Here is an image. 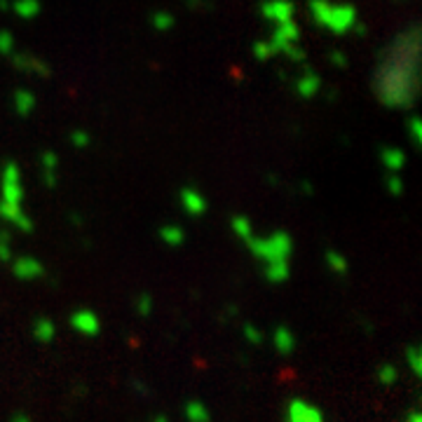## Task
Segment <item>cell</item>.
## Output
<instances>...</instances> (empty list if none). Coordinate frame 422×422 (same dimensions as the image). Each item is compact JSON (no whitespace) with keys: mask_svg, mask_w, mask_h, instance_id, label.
<instances>
[{"mask_svg":"<svg viewBox=\"0 0 422 422\" xmlns=\"http://www.w3.org/2000/svg\"><path fill=\"white\" fill-rule=\"evenodd\" d=\"M324 260H326V265H329L331 272H336L338 277H347L350 260H347V256H345V253H341L338 249H326Z\"/></svg>","mask_w":422,"mask_h":422,"instance_id":"13","label":"cell"},{"mask_svg":"<svg viewBox=\"0 0 422 422\" xmlns=\"http://www.w3.org/2000/svg\"><path fill=\"white\" fill-rule=\"evenodd\" d=\"M263 277L270 281V284H284V281H289L291 279V260L263 265Z\"/></svg>","mask_w":422,"mask_h":422,"instance_id":"11","label":"cell"},{"mask_svg":"<svg viewBox=\"0 0 422 422\" xmlns=\"http://www.w3.org/2000/svg\"><path fill=\"white\" fill-rule=\"evenodd\" d=\"M247 249H249V253L263 265L281 263V260H291L293 237L289 233H284V230H274V233L265 235V237L253 235V237L247 242Z\"/></svg>","mask_w":422,"mask_h":422,"instance_id":"2","label":"cell"},{"mask_svg":"<svg viewBox=\"0 0 422 422\" xmlns=\"http://www.w3.org/2000/svg\"><path fill=\"white\" fill-rule=\"evenodd\" d=\"M230 228H233L235 237H240L244 244L253 237V223H251L249 216H242V214L233 216V219H230Z\"/></svg>","mask_w":422,"mask_h":422,"instance_id":"15","label":"cell"},{"mask_svg":"<svg viewBox=\"0 0 422 422\" xmlns=\"http://www.w3.org/2000/svg\"><path fill=\"white\" fill-rule=\"evenodd\" d=\"M272 345H274V350H277L281 357H289V354L296 352V345H298L296 334H293L289 326L279 324L277 329L272 331Z\"/></svg>","mask_w":422,"mask_h":422,"instance_id":"7","label":"cell"},{"mask_svg":"<svg viewBox=\"0 0 422 422\" xmlns=\"http://www.w3.org/2000/svg\"><path fill=\"white\" fill-rule=\"evenodd\" d=\"M68 324L75 334L85 336V338H94V336L101 334V319H99L97 312L89 310V308H80V310L70 312Z\"/></svg>","mask_w":422,"mask_h":422,"instance_id":"5","label":"cell"},{"mask_svg":"<svg viewBox=\"0 0 422 422\" xmlns=\"http://www.w3.org/2000/svg\"><path fill=\"white\" fill-rule=\"evenodd\" d=\"M385 190L392 197H401L406 193V183H404V178H401L399 174H387L385 176Z\"/></svg>","mask_w":422,"mask_h":422,"instance_id":"22","label":"cell"},{"mask_svg":"<svg viewBox=\"0 0 422 422\" xmlns=\"http://www.w3.org/2000/svg\"><path fill=\"white\" fill-rule=\"evenodd\" d=\"M70 143H73L75 148H87V146L92 143V136L82 130H75V132H70Z\"/></svg>","mask_w":422,"mask_h":422,"instance_id":"25","label":"cell"},{"mask_svg":"<svg viewBox=\"0 0 422 422\" xmlns=\"http://www.w3.org/2000/svg\"><path fill=\"white\" fill-rule=\"evenodd\" d=\"M319 85H322V80H319L315 73H308L305 78L298 80V87L296 89H298V94L303 99H310V97H315V94L319 92Z\"/></svg>","mask_w":422,"mask_h":422,"instance_id":"18","label":"cell"},{"mask_svg":"<svg viewBox=\"0 0 422 422\" xmlns=\"http://www.w3.org/2000/svg\"><path fill=\"white\" fill-rule=\"evenodd\" d=\"M178 204L190 219H200L209 211V202L200 190L193 188V185H185V188L178 190Z\"/></svg>","mask_w":422,"mask_h":422,"instance_id":"6","label":"cell"},{"mask_svg":"<svg viewBox=\"0 0 422 422\" xmlns=\"http://www.w3.org/2000/svg\"><path fill=\"white\" fill-rule=\"evenodd\" d=\"M12 274H15L19 281H38L47 274V267H45L40 258L24 253V256L12 258Z\"/></svg>","mask_w":422,"mask_h":422,"instance_id":"4","label":"cell"},{"mask_svg":"<svg viewBox=\"0 0 422 422\" xmlns=\"http://www.w3.org/2000/svg\"><path fill=\"white\" fill-rule=\"evenodd\" d=\"M157 237H159L162 244L176 249V247H181L185 242V230L181 226H176V223H167V226H162L157 230Z\"/></svg>","mask_w":422,"mask_h":422,"instance_id":"12","label":"cell"},{"mask_svg":"<svg viewBox=\"0 0 422 422\" xmlns=\"http://www.w3.org/2000/svg\"><path fill=\"white\" fill-rule=\"evenodd\" d=\"M24 197H26V190H24L22 169L15 159H8L0 169V219L19 233L31 235L36 226L24 211Z\"/></svg>","mask_w":422,"mask_h":422,"instance_id":"1","label":"cell"},{"mask_svg":"<svg viewBox=\"0 0 422 422\" xmlns=\"http://www.w3.org/2000/svg\"><path fill=\"white\" fill-rule=\"evenodd\" d=\"M404 422H422V413L418 411V408H411L408 415L404 418Z\"/></svg>","mask_w":422,"mask_h":422,"instance_id":"26","label":"cell"},{"mask_svg":"<svg viewBox=\"0 0 422 422\" xmlns=\"http://www.w3.org/2000/svg\"><path fill=\"white\" fill-rule=\"evenodd\" d=\"M183 415L188 422H211V411L209 406L200 399H190L188 404L183 406Z\"/></svg>","mask_w":422,"mask_h":422,"instance_id":"14","label":"cell"},{"mask_svg":"<svg viewBox=\"0 0 422 422\" xmlns=\"http://www.w3.org/2000/svg\"><path fill=\"white\" fill-rule=\"evenodd\" d=\"M242 336H244V341L249 345H253V347H260V345L265 343L263 331H260L258 326H253V324H244V326H242Z\"/></svg>","mask_w":422,"mask_h":422,"instance_id":"21","label":"cell"},{"mask_svg":"<svg viewBox=\"0 0 422 422\" xmlns=\"http://www.w3.org/2000/svg\"><path fill=\"white\" fill-rule=\"evenodd\" d=\"M12 235L8 230H0V263H12Z\"/></svg>","mask_w":422,"mask_h":422,"instance_id":"23","label":"cell"},{"mask_svg":"<svg viewBox=\"0 0 422 422\" xmlns=\"http://www.w3.org/2000/svg\"><path fill=\"white\" fill-rule=\"evenodd\" d=\"M380 162L389 174H399V171L406 167L408 157H406V153L401 148H396V146H385V148L380 150Z\"/></svg>","mask_w":422,"mask_h":422,"instance_id":"8","label":"cell"},{"mask_svg":"<svg viewBox=\"0 0 422 422\" xmlns=\"http://www.w3.org/2000/svg\"><path fill=\"white\" fill-rule=\"evenodd\" d=\"M406 130H408V136H411V143L415 146V148H420L422 146V120L411 118L406 125Z\"/></svg>","mask_w":422,"mask_h":422,"instance_id":"24","label":"cell"},{"mask_svg":"<svg viewBox=\"0 0 422 422\" xmlns=\"http://www.w3.org/2000/svg\"><path fill=\"white\" fill-rule=\"evenodd\" d=\"M10 422H33V420H31L26 413H15V415L10 418Z\"/></svg>","mask_w":422,"mask_h":422,"instance_id":"27","label":"cell"},{"mask_svg":"<svg viewBox=\"0 0 422 422\" xmlns=\"http://www.w3.org/2000/svg\"><path fill=\"white\" fill-rule=\"evenodd\" d=\"M31 334H33V338L40 345H49V343H54V338H56V324L49 317H38L33 322Z\"/></svg>","mask_w":422,"mask_h":422,"instance_id":"10","label":"cell"},{"mask_svg":"<svg viewBox=\"0 0 422 422\" xmlns=\"http://www.w3.org/2000/svg\"><path fill=\"white\" fill-rule=\"evenodd\" d=\"M36 108V97L29 92V89H17L15 92V111L19 118H29Z\"/></svg>","mask_w":422,"mask_h":422,"instance_id":"16","label":"cell"},{"mask_svg":"<svg viewBox=\"0 0 422 422\" xmlns=\"http://www.w3.org/2000/svg\"><path fill=\"white\" fill-rule=\"evenodd\" d=\"M284 422H326L322 408L305 399H289L284 408Z\"/></svg>","mask_w":422,"mask_h":422,"instance_id":"3","label":"cell"},{"mask_svg":"<svg viewBox=\"0 0 422 422\" xmlns=\"http://www.w3.org/2000/svg\"><path fill=\"white\" fill-rule=\"evenodd\" d=\"M300 190H303L305 195H312V193H315V188H312V183H308V181H303V183H300Z\"/></svg>","mask_w":422,"mask_h":422,"instance_id":"28","label":"cell"},{"mask_svg":"<svg viewBox=\"0 0 422 422\" xmlns=\"http://www.w3.org/2000/svg\"><path fill=\"white\" fill-rule=\"evenodd\" d=\"M406 361H408V368H411V373L415 378H420L422 375V347L418 343H411L404 352Z\"/></svg>","mask_w":422,"mask_h":422,"instance_id":"17","label":"cell"},{"mask_svg":"<svg viewBox=\"0 0 422 422\" xmlns=\"http://www.w3.org/2000/svg\"><path fill=\"white\" fill-rule=\"evenodd\" d=\"M134 310H136L139 317H150L153 310H155V300H153V296L148 291H141L136 300H134Z\"/></svg>","mask_w":422,"mask_h":422,"instance_id":"19","label":"cell"},{"mask_svg":"<svg viewBox=\"0 0 422 422\" xmlns=\"http://www.w3.org/2000/svg\"><path fill=\"white\" fill-rule=\"evenodd\" d=\"M153 422H169L167 418H164V415H157V418L155 420H153Z\"/></svg>","mask_w":422,"mask_h":422,"instance_id":"29","label":"cell"},{"mask_svg":"<svg viewBox=\"0 0 422 422\" xmlns=\"http://www.w3.org/2000/svg\"><path fill=\"white\" fill-rule=\"evenodd\" d=\"M40 167H42L45 188L54 190L56 188V171H59V155H56L54 150H45L40 155Z\"/></svg>","mask_w":422,"mask_h":422,"instance_id":"9","label":"cell"},{"mask_svg":"<svg viewBox=\"0 0 422 422\" xmlns=\"http://www.w3.org/2000/svg\"><path fill=\"white\" fill-rule=\"evenodd\" d=\"M399 380V368L394 364H380L378 366V382L382 387H392Z\"/></svg>","mask_w":422,"mask_h":422,"instance_id":"20","label":"cell"}]
</instances>
